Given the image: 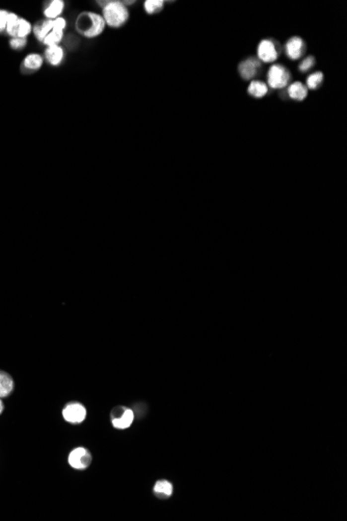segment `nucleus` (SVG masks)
Listing matches in <instances>:
<instances>
[{"label": "nucleus", "mask_w": 347, "mask_h": 521, "mask_svg": "<svg viewBox=\"0 0 347 521\" xmlns=\"http://www.w3.org/2000/svg\"><path fill=\"white\" fill-rule=\"evenodd\" d=\"M104 3L103 19L105 24L113 28H119L124 25L129 18L128 9L124 2L106 1Z\"/></svg>", "instance_id": "obj_1"}, {"label": "nucleus", "mask_w": 347, "mask_h": 521, "mask_svg": "<svg viewBox=\"0 0 347 521\" xmlns=\"http://www.w3.org/2000/svg\"><path fill=\"white\" fill-rule=\"evenodd\" d=\"M78 23L82 25H77L86 38H96L101 35L105 28V21L102 16L96 13H86L83 15V20H78Z\"/></svg>", "instance_id": "obj_2"}, {"label": "nucleus", "mask_w": 347, "mask_h": 521, "mask_svg": "<svg viewBox=\"0 0 347 521\" xmlns=\"http://www.w3.org/2000/svg\"><path fill=\"white\" fill-rule=\"evenodd\" d=\"M291 75L287 68L282 65H273L267 73L268 87L273 88H284L288 86Z\"/></svg>", "instance_id": "obj_3"}, {"label": "nucleus", "mask_w": 347, "mask_h": 521, "mask_svg": "<svg viewBox=\"0 0 347 521\" xmlns=\"http://www.w3.org/2000/svg\"><path fill=\"white\" fill-rule=\"evenodd\" d=\"M63 416L66 420L73 425L81 424L86 416V409L80 403H70L66 405L63 410Z\"/></svg>", "instance_id": "obj_4"}, {"label": "nucleus", "mask_w": 347, "mask_h": 521, "mask_svg": "<svg viewBox=\"0 0 347 521\" xmlns=\"http://www.w3.org/2000/svg\"><path fill=\"white\" fill-rule=\"evenodd\" d=\"M113 426L119 430L128 429L134 421V412L125 407H118L111 413Z\"/></svg>", "instance_id": "obj_5"}, {"label": "nucleus", "mask_w": 347, "mask_h": 521, "mask_svg": "<svg viewBox=\"0 0 347 521\" xmlns=\"http://www.w3.org/2000/svg\"><path fill=\"white\" fill-rule=\"evenodd\" d=\"M69 464L75 469H85L92 464V455L84 447H77L69 455Z\"/></svg>", "instance_id": "obj_6"}, {"label": "nucleus", "mask_w": 347, "mask_h": 521, "mask_svg": "<svg viewBox=\"0 0 347 521\" xmlns=\"http://www.w3.org/2000/svg\"><path fill=\"white\" fill-rule=\"evenodd\" d=\"M257 54L258 58L263 63H274L277 61L278 56V51L277 45L273 40H262L257 48Z\"/></svg>", "instance_id": "obj_7"}, {"label": "nucleus", "mask_w": 347, "mask_h": 521, "mask_svg": "<svg viewBox=\"0 0 347 521\" xmlns=\"http://www.w3.org/2000/svg\"><path fill=\"white\" fill-rule=\"evenodd\" d=\"M305 49H306L305 42L299 37L290 38L285 45L286 55L292 61L299 60L305 53Z\"/></svg>", "instance_id": "obj_8"}, {"label": "nucleus", "mask_w": 347, "mask_h": 521, "mask_svg": "<svg viewBox=\"0 0 347 521\" xmlns=\"http://www.w3.org/2000/svg\"><path fill=\"white\" fill-rule=\"evenodd\" d=\"M260 69V62L254 58L246 59L241 62L238 66V71L240 76L244 81H250L253 79Z\"/></svg>", "instance_id": "obj_9"}, {"label": "nucleus", "mask_w": 347, "mask_h": 521, "mask_svg": "<svg viewBox=\"0 0 347 521\" xmlns=\"http://www.w3.org/2000/svg\"><path fill=\"white\" fill-rule=\"evenodd\" d=\"M288 95L295 101H303L308 96V88L304 84L295 82L288 87Z\"/></svg>", "instance_id": "obj_10"}, {"label": "nucleus", "mask_w": 347, "mask_h": 521, "mask_svg": "<svg viewBox=\"0 0 347 521\" xmlns=\"http://www.w3.org/2000/svg\"><path fill=\"white\" fill-rule=\"evenodd\" d=\"M45 56H46V59L50 65L59 66L64 60V49L61 46H59V45L47 47L46 51H45Z\"/></svg>", "instance_id": "obj_11"}, {"label": "nucleus", "mask_w": 347, "mask_h": 521, "mask_svg": "<svg viewBox=\"0 0 347 521\" xmlns=\"http://www.w3.org/2000/svg\"><path fill=\"white\" fill-rule=\"evenodd\" d=\"M154 494L161 498V500H165L169 498L173 494V485L166 480H160L155 483L154 486Z\"/></svg>", "instance_id": "obj_12"}, {"label": "nucleus", "mask_w": 347, "mask_h": 521, "mask_svg": "<svg viewBox=\"0 0 347 521\" xmlns=\"http://www.w3.org/2000/svg\"><path fill=\"white\" fill-rule=\"evenodd\" d=\"M14 389V381L8 373L0 370V398H5Z\"/></svg>", "instance_id": "obj_13"}, {"label": "nucleus", "mask_w": 347, "mask_h": 521, "mask_svg": "<svg viewBox=\"0 0 347 521\" xmlns=\"http://www.w3.org/2000/svg\"><path fill=\"white\" fill-rule=\"evenodd\" d=\"M52 29H53V20L47 19L42 22H39V23L33 27V32H35L37 39L43 42L44 39L47 37V35Z\"/></svg>", "instance_id": "obj_14"}, {"label": "nucleus", "mask_w": 347, "mask_h": 521, "mask_svg": "<svg viewBox=\"0 0 347 521\" xmlns=\"http://www.w3.org/2000/svg\"><path fill=\"white\" fill-rule=\"evenodd\" d=\"M248 93L255 98H262L268 93V86L260 81H253L248 87Z\"/></svg>", "instance_id": "obj_15"}, {"label": "nucleus", "mask_w": 347, "mask_h": 521, "mask_svg": "<svg viewBox=\"0 0 347 521\" xmlns=\"http://www.w3.org/2000/svg\"><path fill=\"white\" fill-rule=\"evenodd\" d=\"M64 7H65L64 1H62V0H54V1H52L47 6V8L45 9L44 15L46 16L49 20L57 19L63 13Z\"/></svg>", "instance_id": "obj_16"}, {"label": "nucleus", "mask_w": 347, "mask_h": 521, "mask_svg": "<svg viewBox=\"0 0 347 521\" xmlns=\"http://www.w3.org/2000/svg\"><path fill=\"white\" fill-rule=\"evenodd\" d=\"M23 65L26 69L29 70H38L43 65V59L40 54L31 53L27 55L23 61Z\"/></svg>", "instance_id": "obj_17"}, {"label": "nucleus", "mask_w": 347, "mask_h": 521, "mask_svg": "<svg viewBox=\"0 0 347 521\" xmlns=\"http://www.w3.org/2000/svg\"><path fill=\"white\" fill-rule=\"evenodd\" d=\"M63 37H64V31H60V30H54L52 29L47 37L44 39L43 43L45 45H47L48 47L50 46H55V45H59V43L63 40Z\"/></svg>", "instance_id": "obj_18"}, {"label": "nucleus", "mask_w": 347, "mask_h": 521, "mask_svg": "<svg viewBox=\"0 0 347 521\" xmlns=\"http://www.w3.org/2000/svg\"><path fill=\"white\" fill-rule=\"evenodd\" d=\"M18 24H19V17L13 13L8 14L7 23H6V31L9 36L17 38Z\"/></svg>", "instance_id": "obj_19"}, {"label": "nucleus", "mask_w": 347, "mask_h": 521, "mask_svg": "<svg viewBox=\"0 0 347 521\" xmlns=\"http://www.w3.org/2000/svg\"><path fill=\"white\" fill-rule=\"evenodd\" d=\"M323 82V74L321 72H314L307 78V88L316 89Z\"/></svg>", "instance_id": "obj_20"}, {"label": "nucleus", "mask_w": 347, "mask_h": 521, "mask_svg": "<svg viewBox=\"0 0 347 521\" xmlns=\"http://www.w3.org/2000/svg\"><path fill=\"white\" fill-rule=\"evenodd\" d=\"M163 4L164 1H162V0H147V1H144V9L148 14L152 15L160 12Z\"/></svg>", "instance_id": "obj_21"}, {"label": "nucleus", "mask_w": 347, "mask_h": 521, "mask_svg": "<svg viewBox=\"0 0 347 521\" xmlns=\"http://www.w3.org/2000/svg\"><path fill=\"white\" fill-rule=\"evenodd\" d=\"M31 31V25L25 19H19V24L17 29V38L25 39Z\"/></svg>", "instance_id": "obj_22"}, {"label": "nucleus", "mask_w": 347, "mask_h": 521, "mask_svg": "<svg viewBox=\"0 0 347 521\" xmlns=\"http://www.w3.org/2000/svg\"><path fill=\"white\" fill-rule=\"evenodd\" d=\"M314 65H315V59L313 58V56H308V58L303 60V62L299 64L298 69L301 72H307L311 69V68L314 67Z\"/></svg>", "instance_id": "obj_23"}, {"label": "nucleus", "mask_w": 347, "mask_h": 521, "mask_svg": "<svg viewBox=\"0 0 347 521\" xmlns=\"http://www.w3.org/2000/svg\"><path fill=\"white\" fill-rule=\"evenodd\" d=\"M67 26V22L64 18H57L53 20V29L54 30H60V31H64V29L66 28Z\"/></svg>", "instance_id": "obj_24"}, {"label": "nucleus", "mask_w": 347, "mask_h": 521, "mask_svg": "<svg viewBox=\"0 0 347 521\" xmlns=\"http://www.w3.org/2000/svg\"><path fill=\"white\" fill-rule=\"evenodd\" d=\"M7 18H8V13L6 12V10L0 9V32H2L4 29H6Z\"/></svg>", "instance_id": "obj_25"}, {"label": "nucleus", "mask_w": 347, "mask_h": 521, "mask_svg": "<svg viewBox=\"0 0 347 521\" xmlns=\"http://www.w3.org/2000/svg\"><path fill=\"white\" fill-rule=\"evenodd\" d=\"M9 44H10V47L14 49H21L26 45V40L20 39V38H14L12 41H10Z\"/></svg>", "instance_id": "obj_26"}, {"label": "nucleus", "mask_w": 347, "mask_h": 521, "mask_svg": "<svg viewBox=\"0 0 347 521\" xmlns=\"http://www.w3.org/2000/svg\"><path fill=\"white\" fill-rule=\"evenodd\" d=\"M2 411H3V404H2L1 400H0V414L2 413Z\"/></svg>", "instance_id": "obj_27"}]
</instances>
